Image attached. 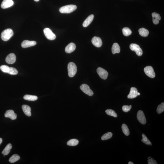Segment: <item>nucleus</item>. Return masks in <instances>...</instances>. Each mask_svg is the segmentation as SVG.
I'll return each mask as SVG.
<instances>
[{
  "label": "nucleus",
  "mask_w": 164,
  "mask_h": 164,
  "mask_svg": "<svg viewBox=\"0 0 164 164\" xmlns=\"http://www.w3.org/2000/svg\"><path fill=\"white\" fill-rule=\"evenodd\" d=\"M120 51V48L119 44L117 43H114L113 44L112 48V51L113 54L119 53Z\"/></svg>",
  "instance_id": "aec40b11"
},
{
  "label": "nucleus",
  "mask_w": 164,
  "mask_h": 164,
  "mask_svg": "<svg viewBox=\"0 0 164 164\" xmlns=\"http://www.w3.org/2000/svg\"><path fill=\"white\" fill-rule=\"evenodd\" d=\"M76 9L77 6L75 5H67L60 8L59 11L62 13H69L73 12Z\"/></svg>",
  "instance_id": "f257e3e1"
},
{
  "label": "nucleus",
  "mask_w": 164,
  "mask_h": 164,
  "mask_svg": "<svg viewBox=\"0 0 164 164\" xmlns=\"http://www.w3.org/2000/svg\"><path fill=\"white\" fill-rule=\"evenodd\" d=\"M14 4L12 0H3L1 4V7L3 9H6L10 8Z\"/></svg>",
  "instance_id": "2eb2a0df"
},
{
  "label": "nucleus",
  "mask_w": 164,
  "mask_h": 164,
  "mask_svg": "<svg viewBox=\"0 0 164 164\" xmlns=\"http://www.w3.org/2000/svg\"><path fill=\"white\" fill-rule=\"evenodd\" d=\"M138 90L135 87H132L129 93L127 96L128 98L133 99L136 98L138 95Z\"/></svg>",
  "instance_id": "4468645a"
},
{
  "label": "nucleus",
  "mask_w": 164,
  "mask_h": 164,
  "mask_svg": "<svg viewBox=\"0 0 164 164\" xmlns=\"http://www.w3.org/2000/svg\"><path fill=\"white\" fill-rule=\"evenodd\" d=\"M35 1L38 2L39 1V0H34Z\"/></svg>",
  "instance_id": "58836bf2"
},
{
  "label": "nucleus",
  "mask_w": 164,
  "mask_h": 164,
  "mask_svg": "<svg viewBox=\"0 0 164 164\" xmlns=\"http://www.w3.org/2000/svg\"><path fill=\"white\" fill-rule=\"evenodd\" d=\"M2 141L3 140L2 139L0 138V145H1V144L2 143Z\"/></svg>",
  "instance_id": "c9c22d12"
},
{
  "label": "nucleus",
  "mask_w": 164,
  "mask_h": 164,
  "mask_svg": "<svg viewBox=\"0 0 164 164\" xmlns=\"http://www.w3.org/2000/svg\"><path fill=\"white\" fill-rule=\"evenodd\" d=\"M24 99L25 100L33 101L36 100L38 98L36 96L26 94L24 96Z\"/></svg>",
  "instance_id": "5701e85b"
},
{
  "label": "nucleus",
  "mask_w": 164,
  "mask_h": 164,
  "mask_svg": "<svg viewBox=\"0 0 164 164\" xmlns=\"http://www.w3.org/2000/svg\"><path fill=\"white\" fill-rule=\"evenodd\" d=\"M20 159V156L18 155L15 154L13 155L10 158L9 161L11 163H14L19 160Z\"/></svg>",
  "instance_id": "393cba45"
},
{
  "label": "nucleus",
  "mask_w": 164,
  "mask_h": 164,
  "mask_svg": "<svg viewBox=\"0 0 164 164\" xmlns=\"http://www.w3.org/2000/svg\"><path fill=\"white\" fill-rule=\"evenodd\" d=\"M144 72L149 77L153 78L155 76V74L153 68L151 66H147L144 68Z\"/></svg>",
  "instance_id": "423d86ee"
},
{
  "label": "nucleus",
  "mask_w": 164,
  "mask_h": 164,
  "mask_svg": "<svg viewBox=\"0 0 164 164\" xmlns=\"http://www.w3.org/2000/svg\"><path fill=\"white\" fill-rule=\"evenodd\" d=\"M12 147L11 144H8L2 151V154L4 155H6L8 154L10 152V150L11 149Z\"/></svg>",
  "instance_id": "4be33fe9"
},
{
  "label": "nucleus",
  "mask_w": 164,
  "mask_h": 164,
  "mask_svg": "<svg viewBox=\"0 0 164 164\" xmlns=\"http://www.w3.org/2000/svg\"><path fill=\"white\" fill-rule=\"evenodd\" d=\"M142 139L141 140L142 142L145 143L146 145L149 146L152 145V143H151V142L148 139L147 137L146 136V135L144 134H142Z\"/></svg>",
  "instance_id": "cd10ccee"
},
{
  "label": "nucleus",
  "mask_w": 164,
  "mask_h": 164,
  "mask_svg": "<svg viewBox=\"0 0 164 164\" xmlns=\"http://www.w3.org/2000/svg\"><path fill=\"white\" fill-rule=\"evenodd\" d=\"M92 42L94 46L98 47H101L102 44V40L98 37H94L92 39Z\"/></svg>",
  "instance_id": "9b49d317"
},
{
  "label": "nucleus",
  "mask_w": 164,
  "mask_h": 164,
  "mask_svg": "<svg viewBox=\"0 0 164 164\" xmlns=\"http://www.w3.org/2000/svg\"><path fill=\"white\" fill-rule=\"evenodd\" d=\"M13 35V32L10 28H8L3 31L1 34V38L3 41L9 40Z\"/></svg>",
  "instance_id": "7ed1b4c3"
},
{
  "label": "nucleus",
  "mask_w": 164,
  "mask_h": 164,
  "mask_svg": "<svg viewBox=\"0 0 164 164\" xmlns=\"http://www.w3.org/2000/svg\"><path fill=\"white\" fill-rule=\"evenodd\" d=\"M22 108L25 114L28 117L31 116V108L29 106L27 105H23Z\"/></svg>",
  "instance_id": "6ab92c4d"
},
{
  "label": "nucleus",
  "mask_w": 164,
  "mask_h": 164,
  "mask_svg": "<svg viewBox=\"0 0 164 164\" xmlns=\"http://www.w3.org/2000/svg\"><path fill=\"white\" fill-rule=\"evenodd\" d=\"M151 158V157H149V158H148V159H149Z\"/></svg>",
  "instance_id": "ea45409f"
},
{
  "label": "nucleus",
  "mask_w": 164,
  "mask_h": 164,
  "mask_svg": "<svg viewBox=\"0 0 164 164\" xmlns=\"http://www.w3.org/2000/svg\"><path fill=\"white\" fill-rule=\"evenodd\" d=\"M5 116L14 120L17 119V115L15 113L13 110H7L5 114Z\"/></svg>",
  "instance_id": "ddd939ff"
},
{
  "label": "nucleus",
  "mask_w": 164,
  "mask_h": 164,
  "mask_svg": "<svg viewBox=\"0 0 164 164\" xmlns=\"http://www.w3.org/2000/svg\"><path fill=\"white\" fill-rule=\"evenodd\" d=\"M148 160V164H157L156 161L154 159V158H151Z\"/></svg>",
  "instance_id": "f704fd0d"
},
{
  "label": "nucleus",
  "mask_w": 164,
  "mask_h": 164,
  "mask_svg": "<svg viewBox=\"0 0 164 164\" xmlns=\"http://www.w3.org/2000/svg\"><path fill=\"white\" fill-rule=\"evenodd\" d=\"M137 118L139 122L142 124H145L147 122L145 115L142 110L138 111L137 113Z\"/></svg>",
  "instance_id": "1a4fd4ad"
},
{
  "label": "nucleus",
  "mask_w": 164,
  "mask_h": 164,
  "mask_svg": "<svg viewBox=\"0 0 164 164\" xmlns=\"http://www.w3.org/2000/svg\"><path fill=\"white\" fill-rule=\"evenodd\" d=\"M98 74L102 79L106 80L107 78L108 73L107 71L101 67H99L97 69Z\"/></svg>",
  "instance_id": "6e6552de"
},
{
  "label": "nucleus",
  "mask_w": 164,
  "mask_h": 164,
  "mask_svg": "<svg viewBox=\"0 0 164 164\" xmlns=\"http://www.w3.org/2000/svg\"><path fill=\"white\" fill-rule=\"evenodd\" d=\"M139 32L141 36L144 37L147 36L149 34V31L144 28H140L139 30Z\"/></svg>",
  "instance_id": "412c9836"
},
{
  "label": "nucleus",
  "mask_w": 164,
  "mask_h": 164,
  "mask_svg": "<svg viewBox=\"0 0 164 164\" xmlns=\"http://www.w3.org/2000/svg\"><path fill=\"white\" fill-rule=\"evenodd\" d=\"M67 69L69 77H73L77 72V67L76 64L73 62H70L68 65Z\"/></svg>",
  "instance_id": "f03ea898"
},
{
  "label": "nucleus",
  "mask_w": 164,
  "mask_h": 164,
  "mask_svg": "<svg viewBox=\"0 0 164 164\" xmlns=\"http://www.w3.org/2000/svg\"><path fill=\"white\" fill-rule=\"evenodd\" d=\"M44 32L46 38L50 40H54L56 39V35L49 28H46L44 30Z\"/></svg>",
  "instance_id": "20e7f679"
},
{
  "label": "nucleus",
  "mask_w": 164,
  "mask_h": 164,
  "mask_svg": "<svg viewBox=\"0 0 164 164\" xmlns=\"http://www.w3.org/2000/svg\"><path fill=\"white\" fill-rule=\"evenodd\" d=\"M132 108V106L131 105H130L129 106H126V105H124L122 107V110L123 111L125 112H128L131 110Z\"/></svg>",
  "instance_id": "72a5a7b5"
},
{
  "label": "nucleus",
  "mask_w": 164,
  "mask_h": 164,
  "mask_svg": "<svg viewBox=\"0 0 164 164\" xmlns=\"http://www.w3.org/2000/svg\"><path fill=\"white\" fill-rule=\"evenodd\" d=\"M94 18V15H91L88 16L84 22L83 26L84 27H86L89 25L93 20Z\"/></svg>",
  "instance_id": "a211bd4d"
},
{
  "label": "nucleus",
  "mask_w": 164,
  "mask_h": 164,
  "mask_svg": "<svg viewBox=\"0 0 164 164\" xmlns=\"http://www.w3.org/2000/svg\"><path fill=\"white\" fill-rule=\"evenodd\" d=\"M37 42L35 41L26 40L23 41L21 45L23 48H26L35 46Z\"/></svg>",
  "instance_id": "9d476101"
},
{
  "label": "nucleus",
  "mask_w": 164,
  "mask_h": 164,
  "mask_svg": "<svg viewBox=\"0 0 164 164\" xmlns=\"http://www.w3.org/2000/svg\"><path fill=\"white\" fill-rule=\"evenodd\" d=\"M106 113L108 115L115 117H117V115L114 111L111 109H108L106 110Z\"/></svg>",
  "instance_id": "c756f323"
},
{
  "label": "nucleus",
  "mask_w": 164,
  "mask_h": 164,
  "mask_svg": "<svg viewBox=\"0 0 164 164\" xmlns=\"http://www.w3.org/2000/svg\"><path fill=\"white\" fill-rule=\"evenodd\" d=\"M16 59V58L15 55L13 53H11L6 57V62L9 64H13L15 63Z\"/></svg>",
  "instance_id": "f8f14e48"
},
{
  "label": "nucleus",
  "mask_w": 164,
  "mask_h": 164,
  "mask_svg": "<svg viewBox=\"0 0 164 164\" xmlns=\"http://www.w3.org/2000/svg\"><path fill=\"white\" fill-rule=\"evenodd\" d=\"M122 31L123 35L126 36H129L132 33L131 30L128 28H123Z\"/></svg>",
  "instance_id": "c85d7f7f"
},
{
  "label": "nucleus",
  "mask_w": 164,
  "mask_h": 164,
  "mask_svg": "<svg viewBox=\"0 0 164 164\" xmlns=\"http://www.w3.org/2000/svg\"><path fill=\"white\" fill-rule=\"evenodd\" d=\"M153 17V22L155 24H158L159 21L161 19V17L159 14L156 12H153L152 14Z\"/></svg>",
  "instance_id": "f3484780"
},
{
  "label": "nucleus",
  "mask_w": 164,
  "mask_h": 164,
  "mask_svg": "<svg viewBox=\"0 0 164 164\" xmlns=\"http://www.w3.org/2000/svg\"><path fill=\"white\" fill-rule=\"evenodd\" d=\"M80 88L84 92L90 96L93 95L94 93L91 90L90 87L88 85L85 84H82L80 86Z\"/></svg>",
  "instance_id": "0eeeda50"
},
{
  "label": "nucleus",
  "mask_w": 164,
  "mask_h": 164,
  "mask_svg": "<svg viewBox=\"0 0 164 164\" xmlns=\"http://www.w3.org/2000/svg\"><path fill=\"white\" fill-rule=\"evenodd\" d=\"M113 136V133L110 132L105 134L101 137V139L102 140H105L111 139Z\"/></svg>",
  "instance_id": "bb28decb"
},
{
  "label": "nucleus",
  "mask_w": 164,
  "mask_h": 164,
  "mask_svg": "<svg viewBox=\"0 0 164 164\" xmlns=\"http://www.w3.org/2000/svg\"><path fill=\"white\" fill-rule=\"evenodd\" d=\"M134 163L133 162H132L131 161H130L128 163V164H133Z\"/></svg>",
  "instance_id": "e433bc0d"
},
{
  "label": "nucleus",
  "mask_w": 164,
  "mask_h": 164,
  "mask_svg": "<svg viewBox=\"0 0 164 164\" xmlns=\"http://www.w3.org/2000/svg\"><path fill=\"white\" fill-rule=\"evenodd\" d=\"M164 111V103L162 102L161 104L158 105L157 109V112L158 114H160Z\"/></svg>",
  "instance_id": "7c9ffc66"
},
{
  "label": "nucleus",
  "mask_w": 164,
  "mask_h": 164,
  "mask_svg": "<svg viewBox=\"0 0 164 164\" xmlns=\"http://www.w3.org/2000/svg\"><path fill=\"white\" fill-rule=\"evenodd\" d=\"M122 129L123 133L124 134L128 136L129 135V131L127 125L125 124H123L122 126Z\"/></svg>",
  "instance_id": "a878e982"
},
{
  "label": "nucleus",
  "mask_w": 164,
  "mask_h": 164,
  "mask_svg": "<svg viewBox=\"0 0 164 164\" xmlns=\"http://www.w3.org/2000/svg\"><path fill=\"white\" fill-rule=\"evenodd\" d=\"M140 95V93H139L138 92V95Z\"/></svg>",
  "instance_id": "4c0bfd02"
},
{
  "label": "nucleus",
  "mask_w": 164,
  "mask_h": 164,
  "mask_svg": "<svg viewBox=\"0 0 164 164\" xmlns=\"http://www.w3.org/2000/svg\"><path fill=\"white\" fill-rule=\"evenodd\" d=\"M130 49L132 51H134L138 56H141L142 54V50L140 46L136 44H132L130 45Z\"/></svg>",
  "instance_id": "39448f33"
},
{
  "label": "nucleus",
  "mask_w": 164,
  "mask_h": 164,
  "mask_svg": "<svg viewBox=\"0 0 164 164\" xmlns=\"http://www.w3.org/2000/svg\"><path fill=\"white\" fill-rule=\"evenodd\" d=\"M76 47V44L73 43H71L66 47L65 52L67 53H71L75 50Z\"/></svg>",
  "instance_id": "dca6fc26"
},
{
  "label": "nucleus",
  "mask_w": 164,
  "mask_h": 164,
  "mask_svg": "<svg viewBox=\"0 0 164 164\" xmlns=\"http://www.w3.org/2000/svg\"><path fill=\"white\" fill-rule=\"evenodd\" d=\"M79 143L78 140L76 139H72L69 141L67 142L68 145L71 146H75L78 145Z\"/></svg>",
  "instance_id": "b1692460"
},
{
  "label": "nucleus",
  "mask_w": 164,
  "mask_h": 164,
  "mask_svg": "<svg viewBox=\"0 0 164 164\" xmlns=\"http://www.w3.org/2000/svg\"><path fill=\"white\" fill-rule=\"evenodd\" d=\"M10 67L6 65H2L0 67V69L4 73H8Z\"/></svg>",
  "instance_id": "473e14b6"
},
{
  "label": "nucleus",
  "mask_w": 164,
  "mask_h": 164,
  "mask_svg": "<svg viewBox=\"0 0 164 164\" xmlns=\"http://www.w3.org/2000/svg\"><path fill=\"white\" fill-rule=\"evenodd\" d=\"M16 69L13 67H10L8 73L11 75H16L18 73Z\"/></svg>",
  "instance_id": "2f4dec72"
}]
</instances>
